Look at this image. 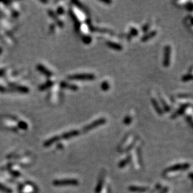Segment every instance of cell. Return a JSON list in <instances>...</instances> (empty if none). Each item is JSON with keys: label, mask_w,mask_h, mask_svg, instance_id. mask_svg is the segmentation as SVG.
<instances>
[{"label": "cell", "mask_w": 193, "mask_h": 193, "mask_svg": "<svg viewBox=\"0 0 193 193\" xmlns=\"http://www.w3.org/2000/svg\"><path fill=\"white\" fill-rule=\"evenodd\" d=\"M190 167V164L188 163H184V164H177L175 165H173V167H170L167 170V171L168 172H173V171H177V170H185V169H188Z\"/></svg>", "instance_id": "52a82bcc"}, {"label": "cell", "mask_w": 193, "mask_h": 193, "mask_svg": "<svg viewBox=\"0 0 193 193\" xmlns=\"http://www.w3.org/2000/svg\"><path fill=\"white\" fill-rule=\"evenodd\" d=\"M70 16H71L72 19H73V21H74V28H75L76 32H80V27H81V23H80V20H79L77 16L75 15L74 12L72 10H70Z\"/></svg>", "instance_id": "ba28073f"}, {"label": "cell", "mask_w": 193, "mask_h": 193, "mask_svg": "<svg viewBox=\"0 0 193 193\" xmlns=\"http://www.w3.org/2000/svg\"><path fill=\"white\" fill-rule=\"evenodd\" d=\"M192 74H187L182 77V81H183V82H189V81L192 80Z\"/></svg>", "instance_id": "d4e9b609"}, {"label": "cell", "mask_w": 193, "mask_h": 193, "mask_svg": "<svg viewBox=\"0 0 193 193\" xmlns=\"http://www.w3.org/2000/svg\"><path fill=\"white\" fill-rule=\"evenodd\" d=\"M82 42H83L85 44H89L92 42V37L89 35H85L82 37Z\"/></svg>", "instance_id": "d6986e66"}, {"label": "cell", "mask_w": 193, "mask_h": 193, "mask_svg": "<svg viewBox=\"0 0 193 193\" xmlns=\"http://www.w3.org/2000/svg\"><path fill=\"white\" fill-rule=\"evenodd\" d=\"M59 85H60V87L62 88H65V89H71V90H73V91H77V90H78V89H79L77 85L68 83V82H61L60 83H59Z\"/></svg>", "instance_id": "30bf717a"}, {"label": "cell", "mask_w": 193, "mask_h": 193, "mask_svg": "<svg viewBox=\"0 0 193 193\" xmlns=\"http://www.w3.org/2000/svg\"><path fill=\"white\" fill-rule=\"evenodd\" d=\"M187 119H189V122H190V125H192V117H190V116H188L187 117Z\"/></svg>", "instance_id": "836d02e7"}, {"label": "cell", "mask_w": 193, "mask_h": 193, "mask_svg": "<svg viewBox=\"0 0 193 193\" xmlns=\"http://www.w3.org/2000/svg\"><path fill=\"white\" fill-rule=\"evenodd\" d=\"M68 79L72 80H85L92 81L95 79V75L92 73H82V74H74L68 76Z\"/></svg>", "instance_id": "6da1fadb"}, {"label": "cell", "mask_w": 193, "mask_h": 193, "mask_svg": "<svg viewBox=\"0 0 193 193\" xmlns=\"http://www.w3.org/2000/svg\"><path fill=\"white\" fill-rule=\"evenodd\" d=\"M1 52H2V49H1V48H0V55H1Z\"/></svg>", "instance_id": "8d00e7d4"}, {"label": "cell", "mask_w": 193, "mask_h": 193, "mask_svg": "<svg viewBox=\"0 0 193 193\" xmlns=\"http://www.w3.org/2000/svg\"><path fill=\"white\" fill-rule=\"evenodd\" d=\"M130 156H128V158H126V159H125V160H123L122 161H121L120 162H119V167H125V165H126V164H128L129 162H130Z\"/></svg>", "instance_id": "603a6c76"}, {"label": "cell", "mask_w": 193, "mask_h": 193, "mask_svg": "<svg viewBox=\"0 0 193 193\" xmlns=\"http://www.w3.org/2000/svg\"><path fill=\"white\" fill-rule=\"evenodd\" d=\"M5 90V89H4V87H2L1 86H0V91H1V92H3V91Z\"/></svg>", "instance_id": "d590c367"}, {"label": "cell", "mask_w": 193, "mask_h": 193, "mask_svg": "<svg viewBox=\"0 0 193 193\" xmlns=\"http://www.w3.org/2000/svg\"><path fill=\"white\" fill-rule=\"evenodd\" d=\"M160 99L161 103H162V104L164 112H165V113H168V112H170L171 109H170V106H169L168 104H167V102H166L165 100H164V99H163L162 97H160Z\"/></svg>", "instance_id": "e0dca14e"}, {"label": "cell", "mask_w": 193, "mask_h": 193, "mask_svg": "<svg viewBox=\"0 0 193 193\" xmlns=\"http://www.w3.org/2000/svg\"><path fill=\"white\" fill-rule=\"evenodd\" d=\"M151 102H152V105H153V107H154V108H155L156 113H158L159 115H162L163 110H162V109L161 108L160 106L159 103L158 102V101H157L155 98H152L151 99Z\"/></svg>", "instance_id": "7c38bea8"}, {"label": "cell", "mask_w": 193, "mask_h": 193, "mask_svg": "<svg viewBox=\"0 0 193 193\" xmlns=\"http://www.w3.org/2000/svg\"><path fill=\"white\" fill-rule=\"evenodd\" d=\"M149 27H150V24H149V23L145 24L144 26L143 27V28H142V29H143V32H147V31L149 30Z\"/></svg>", "instance_id": "f1b7e54d"}, {"label": "cell", "mask_w": 193, "mask_h": 193, "mask_svg": "<svg viewBox=\"0 0 193 193\" xmlns=\"http://www.w3.org/2000/svg\"><path fill=\"white\" fill-rule=\"evenodd\" d=\"M79 134H80V131L79 130H74L64 133L62 135H59V137H60V140L61 139L62 140H69V139L72 138V137H75V136H77Z\"/></svg>", "instance_id": "5b68a950"}, {"label": "cell", "mask_w": 193, "mask_h": 193, "mask_svg": "<svg viewBox=\"0 0 193 193\" xmlns=\"http://www.w3.org/2000/svg\"><path fill=\"white\" fill-rule=\"evenodd\" d=\"M156 34H157V31H152V32L147 33V34H145V35L142 37V39H141L142 42L148 41L149 40H150V39L153 38L154 37H155Z\"/></svg>", "instance_id": "9a60e30c"}, {"label": "cell", "mask_w": 193, "mask_h": 193, "mask_svg": "<svg viewBox=\"0 0 193 193\" xmlns=\"http://www.w3.org/2000/svg\"><path fill=\"white\" fill-rule=\"evenodd\" d=\"M37 69L38 71H40V72L42 73L43 74L46 75L47 77H50L53 75V73H52V72H51L50 70H49L47 67H44V66L42 65V64H38V65L37 66Z\"/></svg>", "instance_id": "9c48e42d"}, {"label": "cell", "mask_w": 193, "mask_h": 193, "mask_svg": "<svg viewBox=\"0 0 193 193\" xmlns=\"http://www.w3.org/2000/svg\"><path fill=\"white\" fill-rule=\"evenodd\" d=\"M170 59H171V47L170 45H167L164 48V57L162 61L164 67H167L170 66Z\"/></svg>", "instance_id": "3957f363"}, {"label": "cell", "mask_w": 193, "mask_h": 193, "mask_svg": "<svg viewBox=\"0 0 193 193\" xmlns=\"http://www.w3.org/2000/svg\"><path fill=\"white\" fill-rule=\"evenodd\" d=\"M177 97L179 99H190L192 97V95L190 94H179Z\"/></svg>", "instance_id": "4316f807"}, {"label": "cell", "mask_w": 193, "mask_h": 193, "mask_svg": "<svg viewBox=\"0 0 193 193\" xmlns=\"http://www.w3.org/2000/svg\"><path fill=\"white\" fill-rule=\"evenodd\" d=\"M16 89H17L19 92H22V93H28L29 91V89H28L27 87H24V86L16 87Z\"/></svg>", "instance_id": "44dd1931"}, {"label": "cell", "mask_w": 193, "mask_h": 193, "mask_svg": "<svg viewBox=\"0 0 193 193\" xmlns=\"http://www.w3.org/2000/svg\"><path fill=\"white\" fill-rule=\"evenodd\" d=\"M138 30H137L136 28L134 27H131L130 28V34L132 36V37H135V36H137L138 35Z\"/></svg>", "instance_id": "484cf974"}, {"label": "cell", "mask_w": 193, "mask_h": 193, "mask_svg": "<svg viewBox=\"0 0 193 193\" xmlns=\"http://www.w3.org/2000/svg\"><path fill=\"white\" fill-rule=\"evenodd\" d=\"M132 118L130 116H126L123 119V123L126 125H129L132 123Z\"/></svg>", "instance_id": "cb8c5ba5"}, {"label": "cell", "mask_w": 193, "mask_h": 193, "mask_svg": "<svg viewBox=\"0 0 193 193\" xmlns=\"http://www.w3.org/2000/svg\"><path fill=\"white\" fill-rule=\"evenodd\" d=\"M190 105L191 104H190V103H186V104H182V105L179 107V108L177 110V111L175 112V113L173 114V116H172V118L174 119V118L177 117L178 116H180V115H183V114L185 113V110H186L187 109H188V107H190Z\"/></svg>", "instance_id": "8992f818"}, {"label": "cell", "mask_w": 193, "mask_h": 193, "mask_svg": "<svg viewBox=\"0 0 193 193\" xmlns=\"http://www.w3.org/2000/svg\"><path fill=\"white\" fill-rule=\"evenodd\" d=\"M48 14H49V16H51V17L52 18V19H54V20L55 21V22H56L57 25L59 27H61V28L63 27H64L63 22H62V20H60V19H58L57 16L56 14H55V13L54 12L52 11V10H48Z\"/></svg>", "instance_id": "8fae6325"}, {"label": "cell", "mask_w": 193, "mask_h": 193, "mask_svg": "<svg viewBox=\"0 0 193 193\" xmlns=\"http://www.w3.org/2000/svg\"><path fill=\"white\" fill-rule=\"evenodd\" d=\"M18 127L24 130H26L28 129V125L26 122H24V121H19V123H18Z\"/></svg>", "instance_id": "7402d4cb"}, {"label": "cell", "mask_w": 193, "mask_h": 193, "mask_svg": "<svg viewBox=\"0 0 193 193\" xmlns=\"http://www.w3.org/2000/svg\"><path fill=\"white\" fill-rule=\"evenodd\" d=\"M59 140H60V137H59V135L54 136V137H51L50 139H49V140H47V141L44 142V147H49L50 145H53L54 143H56V142L59 141Z\"/></svg>", "instance_id": "5bb4252c"}, {"label": "cell", "mask_w": 193, "mask_h": 193, "mask_svg": "<svg viewBox=\"0 0 193 193\" xmlns=\"http://www.w3.org/2000/svg\"><path fill=\"white\" fill-rule=\"evenodd\" d=\"M64 9L62 7H59L57 10V13L59 15H62V14H64Z\"/></svg>", "instance_id": "83f0119b"}, {"label": "cell", "mask_w": 193, "mask_h": 193, "mask_svg": "<svg viewBox=\"0 0 193 193\" xmlns=\"http://www.w3.org/2000/svg\"><path fill=\"white\" fill-rule=\"evenodd\" d=\"M4 70H0V76L3 75V74H4Z\"/></svg>", "instance_id": "e575fe53"}, {"label": "cell", "mask_w": 193, "mask_h": 193, "mask_svg": "<svg viewBox=\"0 0 193 193\" xmlns=\"http://www.w3.org/2000/svg\"><path fill=\"white\" fill-rule=\"evenodd\" d=\"M49 28H50V32H51L52 33V32H55V25H53V24H52V25H51L50 27H49Z\"/></svg>", "instance_id": "1f68e13d"}, {"label": "cell", "mask_w": 193, "mask_h": 193, "mask_svg": "<svg viewBox=\"0 0 193 193\" xmlns=\"http://www.w3.org/2000/svg\"><path fill=\"white\" fill-rule=\"evenodd\" d=\"M72 3H74V4H75L76 6H77V7H79V8L81 9V10H84V7L83 6H82V4H81V2L78 1H72Z\"/></svg>", "instance_id": "f546056e"}, {"label": "cell", "mask_w": 193, "mask_h": 193, "mask_svg": "<svg viewBox=\"0 0 193 193\" xmlns=\"http://www.w3.org/2000/svg\"><path fill=\"white\" fill-rule=\"evenodd\" d=\"M110 83H109L107 81H104L101 84V89H102L103 91H107L109 89H110Z\"/></svg>", "instance_id": "ffe728a7"}, {"label": "cell", "mask_w": 193, "mask_h": 193, "mask_svg": "<svg viewBox=\"0 0 193 193\" xmlns=\"http://www.w3.org/2000/svg\"><path fill=\"white\" fill-rule=\"evenodd\" d=\"M192 2H189L188 4H187L186 5V9L188 10H189V11H192Z\"/></svg>", "instance_id": "4dcf8cb0"}, {"label": "cell", "mask_w": 193, "mask_h": 193, "mask_svg": "<svg viewBox=\"0 0 193 193\" xmlns=\"http://www.w3.org/2000/svg\"><path fill=\"white\" fill-rule=\"evenodd\" d=\"M53 85L54 82H52V81L49 80L47 81V82H46L45 83L43 84V85H42L41 86L39 87V89H40V90H45V89H49V88L52 87L53 86Z\"/></svg>", "instance_id": "2e32d148"}, {"label": "cell", "mask_w": 193, "mask_h": 193, "mask_svg": "<svg viewBox=\"0 0 193 193\" xmlns=\"http://www.w3.org/2000/svg\"><path fill=\"white\" fill-rule=\"evenodd\" d=\"M55 185H77L78 182L76 179H62V180H56L54 182Z\"/></svg>", "instance_id": "277c9868"}, {"label": "cell", "mask_w": 193, "mask_h": 193, "mask_svg": "<svg viewBox=\"0 0 193 193\" xmlns=\"http://www.w3.org/2000/svg\"><path fill=\"white\" fill-rule=\"evenodd\" d=\"M106 44H107V47H110V48L115 49V50H117V51H120L123 49V47H122V46L120 44L114 42L107 41V42H106Z\"/></svg>", "instance_id": "4fadbf2b"}, {"label": "cell", "mask_w": 193, "mask_h": 193, "mask_svg": "<svg viewBox=\"0 0 193 193\" xmlns=\"http://www.w3.org/2000/svg\"><path fill=\"white\" fill-rule=\"evenodd\" d=\"M130 190L131 191H133V192H145V191L147 190L146 188H140V187H135V186L130 187Z\"/></svg>", "instance_id": "ac0fdd59"}, {"label": "cell", "mask_w": 193, "mask_h": 193, "mask_svg": "<svg viewBox=\"0 0 193 193\" xmlns=\"http://www.w3.org/2000/svg\"><path fill=\"white\" fill-rule=\"evenodd\" d=\"M106 122H107V119H106V118L104 117L99 118V119H96V120L93 121L92 123L86 125L85 128L82 129V131H83L84 132H87L89 131V130H93V129L98 128V127L104 125V124H105Z\"/></svg>", "instance_id": "7a4b0ae2"}, {"label": "cell", "mask_w": 193, "mask_h": 193, "mask_svg": "<svg viewBox=\"0 0 193 193\" xmlns=\"http://www.w3.org/2000/svg\"><path fill=\"white\" fill-rule=\"evenodd\" d=\"M100 1L102 3H104V4H110L112 3V1H104V0H100Z\"/></svg>", "instance_id": "d6a6232c"}]
</instances>
